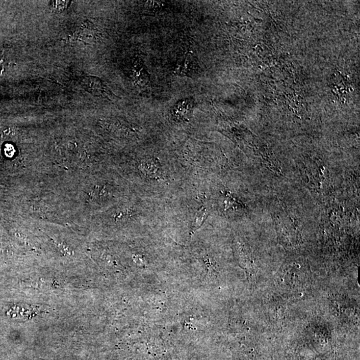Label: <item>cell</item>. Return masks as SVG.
Listing matches in <instances>:
<instances>
[{
	"mask_svg": "<svg viewBox=\"0 0 360 360\" xmlns=\"http://www.w3.org/2000/svg\"><path fill=\"white\" fill-rule=\"evenodd\" d=\"M198 59L192 51H187L178 60L174 74L180 77H192L198 74Z\"/></svg>",
	"mask_w": 360,
	"mask_h": 360,
	"instance_id": "6da1fadb",
	"label": "cell"
},
{
	"mask_svg": "<svg viewBox=\"0 0 360 360\" xmlns=\"http://www.w3.org/2000/svg\"><path fill=\"white\" fill-rule=\"evenodd\" d=\"M195 105V100L192 97L180 100L172 107V116L177 121H187L192 115Z\"/></svg>",
	"mask_w": 360,
	"mask_h": 360,
	"instance_id": "7a4b0ae2",
	"label": "cell"
},
{
	"mask_svg": "<svg viewBox=\"0 0 360 360\" xmlns=\"http://www.w3.org/2000/svg\"><path fill=\"white\" fill-rule=\"evenodd\" d=\"M85 83H86L89 92L92 93L94 95L108 98L109 100L112 99L114 94L101 79L96 77L90 76L86 79Z\"/></svg>",
	"mask_w": 360,
	"mask_h": 360,
	"instance_id": "3957f363",
	"label": "cell"
},
{
	"mask_svg": "<svg viewBox=\"0 0 360 360\" xmlns=\"http://www.w3.org/2000/svg\"><path fill=\"white\" fill-rule=\"evenodd\" d=\"M131 74L133 81L139 86L145 87L150 83L149 74L141 59H137L133 63Z\"/></svg>",
	"mask_w": 360,
	"mask_h": 360,
	"instance_id": "277c9868",
	"label": "cell"
},
{
	"mask_svg": "<svg viewBox=\"0 0 360 360\" xmlns=\"http://www.w3.org/2000/svg\"><path fill=\"white\" fill-rule=\"evenodd\" d=\"M207 210L206 208H202L199 209L196 213V218L193 225V232L198 230L203 224L204 221L205 220L207 215Z\"/></svg>",
	"mask_w": 360,
	"mask_h": 360,
	"instance_id": "5b68a950",
	"label": "cell"
},
{
	"mask_svg": "<svg viewBox=\"0 0 360 360\" xmlns=\"http://www.w3.org/2000/svg\"><path fill=\"white\" fill-rule=\"evenodd\" d=\"M144 3L145 8L150 11H158L166 5L164 1H146Z\"/></svg>",
	"mask_w": 360,
	"mask_h": 360,
	"instance_id": "8992f818",
	"label": "cell"
},
{
	"mask_svg": "<svg viewBox=\"0 0 360 360\" xmlns=\"http://www.w3.org/2000/svg\"><path fill=\"white\" fill-rule=\"evenodd\" d=\"M16 131L13 128H2L0 129V141L9 140L16 135Z\"/></svg>",
	"mask_w": 360,
	"mask_h": 360,
	"instance_id": "52a82bcc",
	"label": "cell"
},
{
	"mask_svg": "<svg viewBox=\"0 0 360 360\" xmlns=\"http://www.w3.org/2000/svg\"><path fill=\"white\" fill-rule=\"evenodd\" d=\"M50 7L51 10L55 11V12H62L68 5H69V1H52L50 2Z\"/></svg>",
	"mask_w": 360,
	"mask_h": 360,
	"instance_id": "ba28073f",
	"label": "cell"
}]
</instances>
